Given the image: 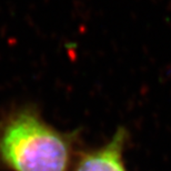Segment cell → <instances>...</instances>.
Wrapping results in <instances>:
<instances>
[{
  "label": "cell",
  "instance_id": "obj_1",
  "mask_svg": "<svg viewBox=\"0 0 171 171\" xmlns=\"http://www.w3.org/2000/svg\"><path fill=\"white\" fill-rule=\"evenodd\" d=\"M77 142V132L57 129L34 106L0 118V163L11 171H69Z\"/></svg>",
  "mask_w": 171,
  "mask_h": 171
},
{
  "label": "cell",
  "instance_id": "obj_2",
  "mask_svg": "<svg viewBox=\"0 0 171 171\" xmlns=\"http://www.w3.org/2000/svg\"><path fill=\"white\" fill-rule=\"evenodd\" d=\"M128 133L119 128L102 147L80 153L73 171H127L123 161V149Z\"/></svg>",
  "mask_w": 171,
  "mask_h": 171
}]
</instances>
